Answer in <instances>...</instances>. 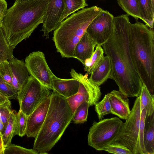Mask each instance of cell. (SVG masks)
<instances>
[{"instance_id":"obj_1","label":"cell","mask_w":154,"mask_h":154,"mask_svg":"<svg viewBox=\"0 0 154 154\" xmlns=\"http://www.w3.org/2000/svg\"><path fill=\"white\" fill-rule=\"evenodd\" d=\"M128 16L122 14L114 17L111 35L101 46L111 62L112 69L109 78L115 81L119 90L127 96L137 97L140 94L143 82L130 52Z\"/></svg>"},{"instance_id":"obj_2","label":"cell","mask_w":154,"mask_h":154,"mask_svg":"<svg viewBox=\"0 0 154 154\" xmlns=\"http://www.w3.org/2000/svg\"><path fill=\"white\" fill-rule=\"evenodd\" d=\"M48 0H16L7 9L2 22L6 39L14 49L29 38L39 25L42 23Z\"/></svg>"},{"instance_id":"obj_3","label":"cell","mask_w":154,"mask_h":154,"mask_svg":"<svg viewBox=\"0 0 154 154\" xmlns=\"http://www.w3.org/2000/svg\"><path fill=\"white\" fill-rule=\"evenodd\" d=\"M146 24L130 23L129 46L135 68L150 93L154 92V32Z\"/></svg>"},{"instance_id":"obj_4","label":"cell","mask_w":154,"mask_h":154,"mask_svg":"<svg viewBox=\"0 0 154 154\" xmlns=\"http://www.w3.org/2000/svg\"><path fill=\"white\" fill-rule=\"evenodd\" d=\"M44 122L35 138L33 149L39 153L47 154L57 143L72 120L73 114L66 98L54 91Z\"/></svg>"},{"instance_id":"obj_5","label":"cell","mask_w":154,"mask_h":154,"mask_svg":"<svg viewBox=\"0 0 154 154\" xmlns=\"http://www.w3.org/2000/svg\"><path fill=\"white\" fill-rule=\"evenodd\" d=\"M102 10L97 6L83 8L67 17L54 30L52 40L62 57H74L76 45L90 23Z\"/></svg>"},{"instance_id":"obj_6","label":"cell","mask_w":154,"mask_h":154,"mask_svg":"<svg viewBox=\"0 0 154 154\" xmlns=\"http://www.w3.org/2000/svg\"><path fill=\"white\" fill-rule=\"evenodd\" d=\"M123 122L117 117L94 122L88 135V145L101 151L117 140Z\"/></svg>"},{"instance_id":"obj_7","label":"cell","mask_w":154,"mask_h":154,"mask_svg":"<svg viewBox=\"0 0 154 154\" xmlns=\"http://www.w3.org/2000/svg\"><path fill=\"white\" fill-rule=\"evenodd\" d=\"M140 114L138 96L129 115L123 123L117 140L128 148L133 154H142L139 140Z\"/></svg>"},{"instance_id":"obj_8","label":"cell","mask_w":154,"mask_h":154,"mask_svg":"<svg viewBox=\"0 0 154 154\" xmlns=\"http://www.w3.org/2000/svg\"><path fill=\"white\" fill-rule=\"evenodd\" d=\"M51 93L50 90L30 75L18 94L20 109L29 116Z\"/></svg>"},{"instance_id":"obj_9","label":"cell","mask_w":154,"mask_h":154,"mask_svg":"<svg viewBox=\"0 0 154 154\" xmlns=\"http://www.w3.org/2000/svg\"><path fill=\"white\" fill-rule=\"evenodd\" d=\"M25 63L30 75L54 91L52 76L54 74L48 66L43 52L38 51L30 53L26 57Z\"/></svg>"},{"instance_id":"obj_10","label":"cell","mask_w":154,"mask_h":154,"mask_svg":"<svg viewBox=\"0 0 154 154\" xmlns=\"http://www.w3.org/2000/svg\"><path fill=\"white\" fill-rule=\"evenodd\" d=\"M114 17L109 12L103 10L88 25L86 32L97 45L101 46L110 37Z\"/></svg>"},{"instance_id":"obj_11","label":"cell","mask_w":154,"mask_h":154,"mask_svg":"<svg viewBox=\"0 0 154 154\" xmlns=\"http://www.w3.org/2000/svg\"><path fill=\"white\" fill-rule=\"evenodd\" d=\"M64 8L63 0H48L41 30L43 32V36L49 38V33L58 26Z\"/></svg>"},{"instance_id":"obj_12","label":"cell","mask_w":154,"mask_h":154,"mask_svg":"<svg viewBox=\"0 0 154 154\" xmlns=\"http://www.w3.org/2000/svg\"><path fill=\"white\" fill-rule=\"evenodd\" d=\"M50 95L41 103L28 116L26 135L35 138L45 119L50 104Z\"/></svg>"},{"instance_id":"obj_13","label":"cell","mask_w":154,"mask_h":154,"mask_svg":"<svg viewBox=\"0 0 154 154\" xmlns=\"http://www.w3.org/2000/svg\"><path fill=\"white\" fill-rule=\"evenodd\" d=\"M107 94L111 105L112 114L121 119H126L131 111L128 97L119 90H113Z\"/></svg>"},{"instance_id":"obj_14","label":"cell","mask_w":154,"mask_h":154,"mask_svg":"<svg viewBox=\"0 0 154 154\" xmlns=\"http://www.w3.org/2000/svg\"><path fill=\"white\" fill-rule=\"evenodd\" d=\"M8 60L12 72L11 85L19 91L27 81L29 74L23 61L14 57Z\"/></svg>"},{"instance_id":"obj_15","label":"cell","mask_w":154,"mask_h":154,"mask_svg":"<svg viewBox=\"0 0 154 154\" xmlns=\"http://www.w3.org/2000/svg\"><path fill=\"white\" fill-rule=\"evenodd\" d=\"M52 82L54 91L66 98L76 94L79 88V81L72 78L62 79L54 75L52 76Z\"/></svg>"},{"instance_id":"obj_16","label":"cell","mask_w":154,"mask_h":154,"mask_svg":"<svg viewBox=\"0 0 154 154\" xmlns=\"http://www.w3.org/2000/svg\"><path fill=\"white\" fill-rule=\"evenodd\" d=\"M97 44L85 32L76 45L74 51V57L83 64L92 56Z\"/></svg>"},{"instance_id":"obj_17","label":"cell","mask_w":154,"mask_h":154,"mask_svg":"<svg viewBox=\"0 0 154 154\" xmlns=\"http://www.w3.org/2000/svg\"><path fill=\"white\" fill-rule=\"evenodd\" d=\"M111 69L109 58L106 55L91 72L89 79L92 82L99 86L109 78Z\"/></svg>"},{"instance_id":"obj_18","label":"cell","mask_w":154,"mask_h":154,"mask_svg":"<svg viewBox=\"0 0 154 154\" xmlns=\"http://www.w3.org/2000/svg\"><path fill=\"white\" fill-rule=\"evenodd\" d=\"M154 112L146 115L143 134L144 148L146 154H154Z\"/></svg>"},{"instance_id":"obj_19","label":"cell","mask_w":154,"mask_h":154,"mask_svg":"<svg viewBox=\"0 0 154 154\" xmlns=\"http://www.w3.org/2000/svg\"><path fill=\"white\" fill-rule=\"evenodd\" d=\"M138 2L141 20L149 28L153 29L154 7L151 0H138Z\"/></svg>"},{"instance_id":"obj_20","label":"cell","mask_w":154,"mask_h":154,"mask_svg":"<svg viewBox=\"0 0 154 154\" xmlns=\"http://www.w3.org/2000/svg\"><path fill=\"white\" fill-rule=\"evenodd\" d=\"M154 95H152L145 84L143 83L140 94V113L145 109L146 115H151L154 112Z\"/></svg>"},{"instance_id":"obj_21","label":"cell","mask_w":154,"mask_h":154,"mask_svg":"<svg viewBox=\"0 0 154 154\" xmlns=\"http://www.w3.org/2000/svg\"><path fill=\"white\" fill-rule=\"evenodd\" d=\"M91 57L85 60L83 64L85 70L91 74L93 70L102 61L104 58V51L102 46L97 45Z\"/></svg>"},{"instance_id":"obj_22","label":"cell","mask_w":154,"mask_h":154,"mask_svg":"<svg viewBox=\"0 0 154 154\" xmlns=\"http://www.w3.org/2000/svg\"><path fill=\"white\" fill-rule=\"evenodd\" d=\"M17 112L12 110L10 113L8 123L2 135L4 145L5 148L11 143L13 137L15 135L16 120Z\"/></svg>"},{"instance_id":"obj_23","label":"cell","mask_w":154,"mask_h":154,"mask_svg":"<svg viewBox=\"0 0 154 154\" xmlns=\"http://www.w3.org/2000/svg\"><path fill=\"white\" fill-rule=\"evenodd\" d=\"M64 8L60 20L61 23L72 14L88 6L86 0H63Z\"/></svg>"},{"instance_id":"obj_24","label":"cell","mask_w":154,"mask_h":154,"mask_svg":"<svg viewBox=\"0 0 154 154\" xmlns=\"http://www.w3.org/2000/svg\"><path fill=\"white\" fill-rule=\"evenodd\" d=\"M119 5L128 16H131L137 20H141L138 0H117Z\"/></svg>"},{"instance_id":"obj_25","label":"cell","mask_w":154,"mask_h":154,"mask_svg":"<svg viewBox=\"0 0 154 154\" xmlns=\"http://www.w3.org/2000/svg\"><path fill=\"white\" fill-rule=\"evenodd\" d=\"M14 48L9 45L5 37L3 29L0 26V63L5 60H9L13 58Z\"/></svg>"},{"instance_id":"obj_26","label":"cell","mask_w":154,"mask_h":154,"mask_svg":"<svg viewBox=\"0 0 154 154\" xmlns=\"http://www.w3.org/2000/svg\"><path fill=\"white\" fill-rule=\"evenodd\" d=\"M94 105L99 119H102L105 115L112 114V108L107 94L105 95L100 101L98 102Z\"/></svg>"},{"instance_id":"obj_27","label":"cell","mask_w":154,"mask_h":154,"mask_svg":"<svg viewBox=\"0 0 154 154\" xmlns=\"http://www.w3.org/2000/svg\"><path fill=\"white\" fill-rule=\"evenodd\" d=\"M89 106V103L85 101L77 107L73 114L72 119L74 123H82L87 121Z\"/></svg>"},{"instance_id":"obj_28","label":"cell","mask_w":154,"mask_h":154,"mask_svg":"<svg viewBox=\"0 0 154 154\" xmlns=\"http://www.w3.org/2000/svg\"><path fill=\"white\" fill-rule=\"evenodd\" d=\"M28 116L20 109L16 118L15 135L23 137L26 135Z\"/></svg>"},{"instance_id":"obj_29","label":"cell","mask_w":154,"mask_h":154,"mask_svg":"<svg viewBox=\"0 0 154 154\" xmlns=\"http://www.w3.org/2000/svg\"><path fill=\"white\" fill-rule=\"evenodd\" d=\"M0 91L9 99H17L19 91L5 81L0 75Z\"/></svg>"},{"instance_id":"obj_30","label":"cell","mask_w":154,"mask_h":154,"mask_svg":"<svg viewBox=\"0 0 154 154\" xmlns=\"http://www.w3.org/2000/svg\"><path fill=\"white\" fill-rule=\"evenodd\" d=\"M103 150L113 154H133L128 148L117 141L105 147Z\"/></svg>"},{"instance_id":"obj_31","label":"cell","mask_w":154,"mask_h":154,"mask_svg":"<svg viewBox=\"0 0 154 154\" xmlns=\"http://www.w3.org/2000/svg\"><path fill=\"white\" fill-rule=\"evenodd\" d=\"M38 154L34 149H29L11 143L5 148L4 154Z\"/></svg>"},{"instance_id":"obj_32","label":"cell","mask_w":154,"mask_h":154,"mask_svg":"<svg viewBox=\"0 0 154 154\" xmlns=\"http://www.w3.org/2000/svg\"><path fill=\"white\" fill-rule=\"evenodd\" d=\"M12 110L11 102L9 100L0 104V120L2 121L6 127L8 123Z\"/></svg>"},{"instance_id":"obj_33","label":"cell","mask_w":154,"mask_h":154,"mask_svg":"<svg viewBox=\"0 0 154 154\" xmlns=\"http://www.w3.org/2000/svg\"><path fill=\"white\" fill-rule=\"evenodd\" d=\"M0 75L5 81L11 84L12 72L8 60H4L0 63Z\"/></svg>"},{"instance_id":"obj_34","label":"cell","mask_w":154,"mask_h":154,"mask_svg":"<svg viewBox=\"0 0 154 154\" xmlns=\"http://www.w3.org/2000/svg\"><path fill=\"white\" fill-rule=\"evenodd\" d=\"M146 116V112L145 109H144L140 114V125L139 140L140 147L142 154H146L144 148L143 141V134Z\"/></svg>"},{"instance_id":"obj_35","label":"cell","mask_w":154,"mask_h":154,"mask_svg":"<svg viewBox=\"0 0 154 154\" xmlns=\"http://www.w3.org/2000/svg\"><path fill=\"white\" fill-rule=\"evenodd\" d=\"M7 5L5 0H0V26L6 14Z\"/></svg>"},{"instance_id":"obj_36","label":"cell","mask_w":154,"mask_h":154,"mask_svg":"<svg viewBox=\"0 0 154 154\" xmlns=\"http://www.w3.org/2000/svg\"><path fill=\"white\" fill-rule=\"evenodd\" d=\"M5 149L2 136L0 134V154H4Z\"/></svg>"},{"instance_id":"obj_37","label":"cell","mask_w":154,"mask_h":154,"mask_svg":"<svg viewBox=\"0 0 154 154\" xmlns=\"http://www.w3.org/2000/svg\"><path fill=\"white\" fill-rule=\"evenodd\" d=\"M6 126L2 121L0 120V134L2 136L3 134L5 129Z\"/></svg>"},{"instance_id":"obj_38","label":"cell","mask_w":154,"mask_h":154,"mask_svg":"<svg viewBox=\"0 0 154 154\" xmlns=\"http://www.w3.org/2000/svg\"><path fill=\"white\" fill-rule=\"evenodd\" d=\"M9 100V99L8 98L0 97V104L3 103Z\"/></svg>"},{"instance_id":"obj_39","label":"cell","mask_w":154,"mask_h":154,"mask_svg":"<svg viewBox=\"0 0 154 154\" xmlns=\"http://www.w3.org/2000/svg\"><path fill=\"white\" fill-rule=\"evenodd\" d=\"M0 97H7L5 96L0 91Z\"/></svg>"},{"instance_id":"obj_40","label":"cell","mask_w":154,"mask_h":154,"mask_svg":"<svg viewBox=\"0 0 154 154\" xmlns=\"http://www.w3.org/2000/svg\"><path fill=\"white\" fill-rule=\"evenodd\" d=\"M151 1L152 5L153 7H154V0H151Z\"/></svg>"},{"instance_id":"obj_41","label":"cell","mask_w":154,"mask_h":154,"mask_svg":"<svg viewBox=\"0 0 154 154\" xmlns=\"http://www.w3.org/2000/svg\"><path fill=\"white\" fill-rule=\"evenodd\" d=\"M17 0L19 1L20 2H24L27 1H29V0Z\"/></svg>"}]
</instances>
